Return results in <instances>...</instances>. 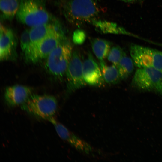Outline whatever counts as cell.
I'll list each match as a JSON object with an SVG mask.
<instances>
[{
    "mask_svg": "<svg viewBox=\"0 0 162 162\" xmlns=\"http://www.w3.org/2000/svg\"><path fill=\"white\" fill-rule=\"evenodd\" d=\"M67 39L61 27L51 33L36 48L34 53V63L46 59L57 46Z\"/></svg>",
    "mask_w": 162,
    "mask_h": 162,
    "instance_id": "cell-8",
    "label": "cell"
},
{
    "mask_svg": "<svg viewBox=\"0 0 162 162\" xmlns=\"http://www.w3.org/2000/svg\"><path fill=\"white\" fill-rule=\"evenodd\" d=\"M125 55L124 52L121 47L118 46H115L111 48L107 58L109 61L117 66Z\"/></svg>",
    "mask_w": 162,
    "mask_h": 162,
    "instance_id": "cell-20",
    "label": "cell"
},
{
    "mask_svg": "<svg viewBox=\"0 0 162 162\" xmlns=\"http://www.w3.org/2000/svg\"><path fill=\"white\" fill-rule=\"evenodd\" d=\"M86 34L84 31L81 29H77L74 32L72 39L73 42L76 45L82 44L86 38Z\"/></svg>",
    "mask_w": 162,
    "mask_h": 162,
    "instance_id": "cell-22",
    "label": "cell"
},
{
    "mask_svg": "<svg viewBox=\"0 0 162 162\" xmlns=\"http://www.w3.org/2000/svg\"><path fill=\"white\" fill-rule=\"evenodd\" d=\"M63 12L70 23L80 26L96 19L100 9L95 0H68L64 5Z\"/></svg>",
    "mask_w": 162,
    "mask_h": 162,
    "instance_id": "cell-1",
    "label": "cell"
},
{
    "mask_svg": "<svg viewBox=\"0 0 162 162\" xmlns=\"http://www.w3.org/2000/svg\"><path fill=\"white\" fill-rule=\"evenodd\" d=\"M124 2H130L133 1L134 0H122Z\"/></svg>",
    "mask_w": 162,
    "mask_h": 162,
    "instance_id": "cell-24",
    "label": "cell"
},
{
    "mask_svg": "<svg viewBox=\"0 0 162 162\" xmlns=\"http://www.w3.org/2000/svg\"><path fill=\"white\" fill-rule=\"evenodd\" d=\"M16 16L19 22L31 27L52 20L43 0H20Z\"/></svg>",
    "mask_w": 162,
    "mask_h": 162,
    "instance_id": "cell-2",
    "label": "cell"
},
{
    "mask_svg": "<svg viewBox=\"0 0 162 162\" xmlns=\"http://www.w3.org/2000/svg\"><path fill=\"white\" fill-rule=\"evenodd\" d=\"M33 89L29 86L15 85L5 88L4 98L7 104L10 107L21 106L33 94Z\"/></svg>",
    "mask_w": 162,
    "mask_h": 162,
    "instance_id": "cell-10",
    "label": "cell"
},
{
    "mask_svg": "<svg viewBox=\"0 0 162 162\" xmlns=\"http://www.w3.org/2000/svg\"><path fill=\"white\" fill-rule=\"evenodd\" d=\"M100 66L104 81L107 83L115 84L121 80L117 66H107L103 60L100 61Z\"/></svg>",
    "mask_w": 162,
    "mask_h": 162,
    "instance_id": "cell-15",
    "label": "cell"
},
{
    "mask_svg": "<svg viewBox=\"0 0 162 162\" xmlns=\"http://www.w3.org/2000/svg\"><path fill=\"white\" fill-rule=\"evenodd\" d=\"M154 50L149 47L132 44L130 52L134 65L138 68L153 67Z\"/></svg>",
    "mask_w": 162,
    "mask_h": 162,
    "instance_id": "cell-12",
    "label": "cell"
},
{
    "mask_svg": "<svg viewBox=\"0 0 162 162\" xmlns=\"http://www.w3.org/2000/svg\"><path fill=\"white\" fill-rule=\"evenodd\" d=\"M91 23L97 30L101 32L104 33L130 34V33L127 31L124 28L115 23L96 19L93 20Z\"/></svg>",
    "mask_w": 162,
    "mask_h": 162,
    "instance_id": "cell-14",
    "label": "cell"
},
{
    "mask_svg": "<svg viewBox=\"0 0 162 162\" xmlns=\"http://www.w3.org/2000/svg\"><path fill=\"white\" fill-rule=\"evenodd\" d=\"M60 27L58 23L50 22L32 27L29 29L33 48L32 63H33L34 52L38 46L51 33Z\"/></svg>",
    "mask_w": 162,
    "mask_h": 162,
    "instance_id": "cell-13",
    "label": "cell"
},
{
    "mask_svg": "<svg viewBox=\"0 0 162 162\" xmlns=\"http://www.w3.org/2000/svg\"><path fill=\"white\" fill-rule=\"evenodd\" d=\"M20 45L26 61L32 63L33 46L30 39L29 29H26L22 33L20 38Z\"/></svg>",
    "mask_w": 162,
    "mask_h": 162,
    "instance_id": "cell-18",
    "label": "cell"
},
{
    "mask_svg": "<svg viewBox=\"0 0 162 162\" xmlns=\"http://www.w3.org/2000/svg\"><path fill=\"white\" fill-rule=\"evenodd\" d=\"M153 67L162 71V51L154 49L153 55Z\"/></svg>",
    "mask_w": 162,
    "mask_h": 162,
    "instance_id": "cell-21",
    "label": "cell"
},
{
    "mask_svg": "<svg viewBox=\"0 0 162 162\" xmlns=\"http://www.w3.org/2000/svg\"><path fill=\"white\" fill-rule=\"evenodd\" d=\"M20 107L28 114L49 121L54 118L57 110L58 102L52 95L33 94Z\"/></svg>",
    "mask_w": 162,
    "mask_h": 162,
    "instance_id": "cell-3",
    "label": "cell"
},
{
    "mask_svg": "<svg viewBox=\"0 0 162 162\" xmlns=\"http://www.w3.org/2000/svg\"><path fill=\"white\" fill-rule=\"evenodd\" d=\"M83 74L86 83L91 86L100 87L103 85L104 81L100 67L90 52L83 62Z\"/></svg>",
    "mask_w": 162,
    "mask_h": 162,
    "instance_id": "cell-9",
    "label": "cell"
},
{
    "mask_svg": "<svg viewBox=\"0 0 162 162\" xmlns=\"http://www.w3.org/2000/svg\"><path fill=\"white\" fill-rule=\"evenodd\" d=\"M111 44L107 40L98 38L91 41V46L94 55L100 61L107 57L111 48Z\"/></svg>",
    "mask_w": 162,
    "mask_h": 162,
    "instance_id": "cell-17",
    "label": "cell"
},
{
    "mask_svg": "<svg viewBox=\"0 0 162 162\" xmlns=\"http://www.w3.org/2000/svg\"><path fill=\"white\" fill-rule=\"evenodd\" d=\"M82 64L79 53L73 52L65 75L67 87L70 92L84 87L86 85L83 76Z\"/></svg>",
    "mask_w": 162,
    "mask_h": 162,
    "instance_id": "cell-5",
    "label": "cell"
},
{
    "mask_svg": "<svg viewBox=\"0 0 162 162\" xmlns=\"http://www.w3.org/2000/svg\"><path fill=\"white\" fill-rule=\"evenodd\" d=\"M20 0H0V9L2 19L11 20L16 15Z\"/></svg>",
    "mask_w": 162,
    "mask_h": 162,
    "instance_id": "cell-16",
    "label": "cell"
},
{
    "mask_svg": "<svg viewBox=\"0 0 162 162\" xmlns=\"http://www.w3.org/2000/svg\"><path fill=\"white\" fill-rule=\"evenodd\" d=\"M17 39L14 31L1 23L0 28V59L13 60L17 57Z\"/></svg>",
    "mask_w": 162,
    "mask_h": 162,
    "instance_id": "cell-7",
    "label": "cell"
},
{
    "mask_svg": "<svg viewBox=\"0 0 162 162\" xmlns=\"http://www.w3.org/2000/svg\"><path fill=\"white\" fill-rule=\"evenodd\" d=\"M67 39L57 46L46 58V68L52 75L59 78L65 74L73 53Z\"/></svg>",
    "mask_w": 162,
    "mask_h": 162,
    "instance_id": "cell-4",
    "label": "cell"
},
{
    "mask_svg": "<svg viewBox=\"0 0 162 162\" xmlns=\"http://www.w3.org/2000/svg\"><path fill=\"white\" fill-rule=\"evenodd\" d=\"M154 90L158 93L162 94V79L156 85Z\"/></svg>",
    "mask_w": 162,
    "mask_h": 162,
    "instance_id": "cell-23",
    "label": "cell"
},
{
    "mask_svg": "<svg viewBox=\"0 0 162 162\" xmlns=\"http://www.w3.org/2000/svg\"><path fill=\"white\" fill-rule=\"evenodd\" d=\"M162 79V71L153 67L139 68L135 72L132 84L142 90L154 89Z\"/></svg>",
    "mask_w": 162,
    "mask_h": 162,
    "instance_id": "cell-6",
    "label": "cell"
},
{
    "mask_svg": "<svg viewBox=\"0 0 162 162\" xmlns=\"http://www.w3.org/2000/svg\"><path fill=\"white\" fill-rule=\"evenodd\" d=\"M50 122L54 125L60 137L77 150L86 154H89L92 152V148L90 145L70 132L63 124L57 122L54 118Z\"/></svg>",
    "mask_w": 162,
    "mask_h": 162,
    "instance_id": "cell-11",
    "label": "cell"
},
{
    "mask_svg": "<svg viewBox=\"0 0 162 162\" xmlns=\"http://www.w3.org/2000/svg\"><path fill=\"white\" fill-rule=\"evenodd\" d=\"M134 62L131 58L125 55L117 65L121 80L127 78L134 70Z\"/></svg>",
    "mask_w": 162,
    "mask_h": 162,
    "instance_id": "cell-19",
    "label": "cell"
}]
</instances>
